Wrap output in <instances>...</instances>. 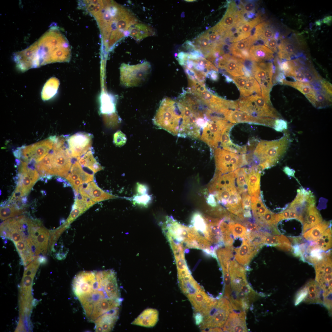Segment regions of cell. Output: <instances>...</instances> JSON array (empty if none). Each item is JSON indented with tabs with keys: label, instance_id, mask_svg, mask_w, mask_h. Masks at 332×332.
Segmentation results:
<instances>
[{
	"label": "cell",
	"instance_id": "obj_46",
	"mask_svg": "<svg viewBox=\"0 0 332 332\" xmlns=\"http://www.w3.org/2000/svg\"><path fill=\"white\" fill-rule=\"evenodd\" d=\"M92 153V151H89L82 157V158L84 166L89 168L95 173L102 170V168L95 160Z\"/></svg>",
	"mask_w": 332,
	"mask_h": 332
},
{
	"label": "cell",
	"instance_id": "obj_15",
	"mask_svg": "<svg viewBox=\"0 0 332 332\" xmlns=\"http://www.w3.org/2000/svg\"><path fill=\"white\" fill-rule=\"evenodd\" d=\"M19 172L17 186L12 197L14 199L18 196L22 197L27 195L39 177L37 171L33 168L28 167L25 162L21 163Z\"/></svg>",
	"mask_w": 332,
	"mask_h": 332
},
{
	"label": "cell",
	"instance_id": "obj_42",
	"mask_svg": "<svg viewBox=\"0 0 332 332\" xmlns=\"http://www.w3.org/2000/svg\"><path fill=\"white\" fill-rule=\"evenodd\" d=\"M23 209L20 208L16 204L7 205L0 208V219L5 220L22 213Z\"/></svg>",
	"mask_w": 332,
	"mask_h": 332
},
{
	"label": "cell",
	"instance_id": "obj_1",
	"mask_svg": "<svg viewBox=\"0 0 332 332\" xmlns=\"http://www.w3.org/2000/svg\"><path fill=\"white\" fill-rule=\"evenodd\" d=\"M72 287L87 318L95 325L119 315L121 300L113 270L81 272L74 278Z\"/></svg>",
	"mask_w": 332,
	"mask_h": 332
},
{
	"label": "cell",
	"instance_id": "obj_22",
	"mask_svg": "<svg viewBox=\"0 0 332 332\" xmlns=\"http://www.w3.org/2000/svg\"><path fill=\"white\" fill-rule=\"evenodd\" d=\"M232 79L242 96L247 97L254 93L261 96L260 86L252 76L233 77Z\"/></svg>",
	"mask_w": 332,
	"mask_h": 332
},
{
	"label": "cell",
	"instance_id": "obj_41",
	"mask_svg": "<svg viewBox=\"0 0 332 332\" xmlns=\"http://www.w3.org/2000/svg\"><path fill=\"white\" fill-rule=\"evenodd\" d=\"M179 283L182 292L187 297L196 294L202 289L193 278Z\"/></svg>",
	"mask_w": 332,
	"mask_h": 332
},
{
	"label": "cell",
	"instance_id": "obj_27",
	"mask_svg": "<svg viewBox=\"0 0 332 332\" xmlns=\"http://www.w3.org/2000/svg\"><path fill=\"white\" fill-rule=\"evenodd\" d=\"M234 124L229 123L224 129L221 139V145L223 148L231 152L240 154H245L247 152L246 146H240L233 143L230 137V131Z\"/></svg>",
	"mask_w": 332,
	"mask_h": 332
},
{
	"label": "cell",
	"instance_id": "obj_19",
	"mask_svg": "<svg viewBox=\"0 0 332 332\" xmlns=\"http://www.w3.org/2000/svg\"><path fill=\"white\" fill-rule=\"evenodd\" d=\"M216 66L224 69L234 77L244 75V61L232 55L225 54L218 59Z\"/></svg>",
	"mask_w": 332,
	"mask_h": 332
},
{
	"label": "cell",
	"instance_id": "obj_10",
	"mask_svg": "<svg viewBox=\"0 0 332 332\" xmlns=\"http://www.w3.org/2000/svg\"><path fill=\"white\" fill-rule=\"evenodd\" d=\"M232 309L228 299L224 298L220 299L204 318L201 328L221 329Z\"/></svg>",
	"mask_w": 332,
	"mask_h": 332
},
{
	"label": "cell",
	"instance_id": "obj_54",
	"mask_svg": "<svg viewBox=\"0 0 332 332\" xmlns=\"http://www.w3.org/2000/svg\"><path fill=\"white\" fill-rule=\"evenodd\" d=\"M244 225L246 227L247 231L252 233L257 232L260 231L261 228V227L257 224L249 221H245Z\"/></svg>",
	"mask_w": 332,
	"mask_h": 332
},
{
	"label": "cell",
	"instance_id": "obj_62",
	"mask_svg": "<svg viewBox=\"0 0 332 332\" xmlns=\"http://www.w3.org/2000/svg\"><path fill=\"white\" fill-rule=\"evenodd\" d=\"M195 1V0H185V1H186L187 2H192L194 1Z\"/></svg>",
	"mask_w": 332,
	"mask_h": 332
},
{
	"label": "cell",
	"instance_id": "obj_60",
	"mask_svg": "<svg viewBox=\"0 0 332 332\" xmlns=\"http://www.w3.org/2000/svg\"><path fill=\"white\" fill-rule=\"evenodd\" d=\"M332 20V16H327L324 18L322 20V22L325 24L329 25Z\"/></svg>",
	"mask_w": 332,
	"mask_h": 332
},
{
	"label": "cell",
	"instance_id": "obj_34",
	"mask_svg": "<svg viewBox=\"0 0 332 332\" xmlns=\"http://www.w3.org/2000/svg\"><path fill=\"white\" fill-rule=\"evenodd\" d=\"M305 285L307 288L308 293L304 301L308 303H323V291L318 283L316 281L311 280Z\"/></svg>",
	"mask_w": 332,
	"mask_h": 332
},
{
	"label": "cell",
	"instance_id": "obj_26",
	"mask_svg": "<svg viewBox=\"0 0 332 332\" xmlns=\"http://www.w3.org/2000/svg\"><path fill=\"white\" fill-rule=\"evenodd\" d=\"M261 240L263 245L275 247L286 251L291 250V243L289 239L283 235H274L268 232L261 231Z\"/></svg>",
	"mask_w": 332,
	"mask_h": 332
},
{
	"label": "cell",
	"instance_id": "obj_63",
	"mask_svg": "<svg viewBox=\"0 0 332 332\" xmlns=\"http://www.w3.org/2000/svg\"><path fill=\"white\" fill-rule=\"evenodd\" d=\"M171 239H172V238H171ZM172 240H173V239H172ZM173 241H174V240H173Z\"/></svg>",
	"mask_w": 332,
	"mask_h": 332
},
{
	"label": "cell",
	"instance_id": "obj_49",
	"mask_svg": "<svg viewBox=\"0 0 332 332\" xmlns=\"http://www.w3.org/2000/svg\"><path fill=\"white\" fill-rule=\"evenodd\" d=\"M251 198L246 192L243 193L242 195V207L245 217L251 218L250 210L251 209Z\"/></svg>",
	"mask_w": 332,
	"mask_h": 332
},
{
	"label": "cell",
	"instance_id": "obj_55",
	"mask_svg": "<svg viewBox=\"0 0 332 332\" xmlns=\"http://www.w3.org/2000/svg\"><path fill=\"white\" fill-rule=\"evenodd\" d=\"M82 213V212L80 210L73 205L72 210L67 220V224L73 221Z\"/></svg>",
	"mask_w": 332,
	"mask_h": 332
},
{
	"label": "cell",
	"instance_id": "obj_18",
	"mask_svg": "<svg viewBox=\"0 0 332 332\" xmlns=\"http://www.w3.org/2000/svg\"><path fill=\"white\" fill-rule=\"evenodd\" d=\"M225 118L226 120L233 124L247 123L263 125L273 128L276 120L268 117H254L236 110H229L225 115Z\"/></svg>",
	"mask_w": 332,
	"mask_h": 332
},
{
	"label": "cell",
	"instance_id": "obj_28",
	"mask_svg": "<svg viewBox=\"0 0 332 332\" xmlns=\"http://www.w3.org/2000/svg\"><path fill=\"white\" fill-rule=\"evenodd\" d=\"M158 315L157 310L147 309L132 322V324L146 327H152L156 325L158 321Z\"/></svg>",
	"mask_w": 332,
	"mask_h": 332
},
{
	"label": "cell",
	"instance_id": "obj_61",
	"mask_svg": "<svg viewBox=\"0 0 332 332\" xmlns=\"http://www.w3.org/2000/svg\"><path fill=\"white\" fill-rule=\"evenodd\" d=\"M38 260L40 263H45L47 262V259L45 256L42 255L38 256Z\"/></svg>",
	"mask_w": 332,
	"mask_h": 332
},
{
	"label": "cell",
	"instance_id": "obj_5",
	"mask_svg": "<svg viewBox=\"0 0 332 332\" xmlns=\"http://www.w3.org/2000/svg\"><path fill=\"white\" fill-rule=\"evenodd\" d=\"M290 142V135L286 131L279 139L259 141L254 151V160L258 168L263 170L276 164L286 152Z\"/></svg>",
	"mask_w": 332,
	"mask_h": 332
},
{
	"label": "cell",
	"instance_id": "obj_16",
	"mask_svg": "<svg viewBox=\"0 0 332 332\" xmlns=\"http://www.w3.org/2000/svg\"><path fill=\"white\" fill-rule=\"evenodd\" d=\"M56 137L43 140L26 146L23 150L22 154L28 161L32 160L38 162L47 155L52 149Z\"/></svg>",
	"mask_w": 332,
	"mask_h": 332
},
{
	"label": "cell",
	"instance_id": "obj_4",
	"mask_svg": "<svg viewBox=\"0 0 332 332\" xmlns=\"http://www.w3.org/2000/svg\"><path fill=\"white\" fill-rule=\"evenodd\" d=\"M230 280L225 286V294L232 309L245 311L255 299L257 294L247 281L245 269L235 260L229 267Z\"/></svg>",
	"mask_w": 332,
	"mask_h": 332
},
{
	"label": "cell",
	"instance_id": "obj_8",
	"mask_svg": "<svg viewBox=\"0 0 332 332\" xmlns=\"http://www.w3.org/2000/svg\"><path fill=\"white\" fill-rule=\"evenodd\" d=\"M52 152L49 153L50 161L49 175L66 177L71 165L70 152L64 147V144L57 142L54 143Z\"/></svg>",
	"mask_w": 332,
	"mask_h": 332
},
{
	"label": "cell",
	"instance_id": "obj_31",
	"mask_svg": "<svg viewBox=\"0 0 332 332\" xmlns=\"http://www.w3.org/2000/svg\"><path fill=\"white\" fill-rule=\"evenodd\" d=\"M278 56L279 58L285 60H291L298 57L300 54L297 53L298 48L291 40L284 39L278 46Z\"/></svg>",
	"mask_w": 332,
	"mask_h": 332
},
{
	"label": "cell",
	"instance_id": "obj_48",
	"mask_svg": "<svg viewBox=\"0 0 332 332\" xmlns=\"http://www.w3.org/2000/svg\"><path fill=\"white\" fill-rule=\"evenodd\" d=\"M128 199L135 205L147 207L152 201V196L148 194H136Z\"/></svg>",
	"mask_w": 332,
	"mask_h": 332
},
{
	"label": "cell",
	"instance_id": "obj_53",
	"mask_svg": "<svg viewBox=\"0 0 332 332\" xmlns=\"http://www.w3.org/2000/svg\"><path fill=\"white\" fill-rule=\"evenodd\" d=\"M287 123L282 118L276 119L275 122L274 128L278 131L282 132L287 128Z\"/></svg>",
	"mask_w": 332,
	"mask_h": 332
},
{
	"label": "cell",
	"instance_id": "obj_14",
	"mask_svg": "<svg viewBox=\"0 0 332 332\" xmlns=\"http://www.w3.org/2000/svg\"><path fill=\"white\" fill-rule=\"evenodd\" d=\"M314 267L316 281L323 291V300H332V260L324 257Z\"/></svg>",
	"mask_w": 332,
	"mask_h": 332
},
{
	"label": "cell",
	"instance_id": "obj_3",
	"mask_svg": "<svg viewBox=\"0 0 332 332\" xmlns=\"http://www.w3.org/2000/svg\"><path fill=\"white\" fill-rule=\"evenodd\" d=\"M69 48L64 35L58 29L53 27L22 53L28 66L36 67L52 62L62 61Z\"/></svg>",
	"mask_w": 332,
	"mask_h": 332
},
{
	"label": "cell",
	"instance_id": "obj_40",
	"mask_svg": "<svg viewBox=\"0 0 332 332\" xmlns=\"http://www.w3.org/2000/svg\"><path fill=\"white\" fill-rule=\"evenodd\" d=\"M314 247L325 251L330 249L332 247V230L330 226L316 240L310 243Z\"/></svg>",
	"mask_w": 332,
	"mask_h": 332
},
{
	"label": "cell",
	"instance_id": "obj_43",
	"mask_svg": "<svg viewBox=\"0 0 332 332\" xmlns=\"http://www.w3.org/2000/svg\"><path fill=\"white\" fill-rule=\"evenodd\" d=\"M235 177L237 185V189L239 194L246 192L245 188L246 185V179L247 175L246 168H240L235 171Z\"/></svg>",
	"mask_w": 332,
	"mask_h": 332
},
{
	"label": "cell",
	"instance_id": "obj_58",
	"mask_svg": "<svg viewBox=\"0 0 332 332\" xmlns=\"http://www.w3.org/2000/svg\"><path fill=\"white\" fill-rule=\"evenodd\" d=\"M137 194L143 195L148 194V187L147 185L138 183H137L136 188Z\"/></svg>",
	"mask_w": 332,
	"mask_h": 332
},
{
	"label": "cell",
	"instance_id": "obj_11",
	"mask_svg": "<svg viewBox=\"0 0 332 332\" xmlns=\"http://www.w3.org/2000/svg\"><path fill=\"white\" fill-rule=\"evenodd\" d=\"M150 63L145 61L136 65L123 63L120 68L121 80L125 86H137L144 82L150 73Z\"/></svg>",
	"mask_w": 332,
	"mask_h": 332
},
{
	"label": "cell",
	"instance_id": "obj_20",
	"mask_svg": "<svg viewBox=\"0 0 332 332\" xmlns=\"http://www.w3.org/2000/svg\"><path fill=\"white\" fill-rule=\"evenodd\" d=\"M315 203L314 197L311 192L302 189L298 190L296 198L288 207L296 212L298 220L303 223L307 208L311 205H315Z\"/></svg>",
	"mask_w": 332,
	"mask_h": 332
},
{
	"label": "cell",
	"instance_id": "obj_30",
	"mask_svg": "<svg viewBox=\"0 0 332 332\" xmlns=\"http://www.w3.org/2000/svg\"><path fill=\"white\" fill-rule=\"evenodd\" d=\"M251 60L254 62H264L273 59L274 52L266 46L260 45L251 46L249 50Z\"/></svg>",
	"mask_w": 332,
	"mask_h": 332
},
{
	"label": "cell",
	"instance_id": "obj_38",
	"mask_svg": "<svg viewBox=\"0 0 332 332\" xmlns=\"http://www.w3.org/2000/svg\"><path fill=\"white\" fill-rule=\"evenodd\" d=\"M275 31L268 22L260 23L255 27L253 35L257 40H260L265 42L268 40L274 38Z\"/></svg>",
	"mask_w": 332,
	"mask_h": 332
},
{
	"label": "cell",
	"instance_id": "obj_37",
	"mask_svg": "<svg viewBox=\"0 0 332 332\" xmlns=\"http://www.w3.org/2000/svg\"><path fill=\"white\" fill-rule=\"evenodd\" d=\"M257 41V38L252 35L246 39L232 44L229 47V51L233 55L243 60L241 52L245 50H249L251 45Z\"/></svg>",
	"mask_w": 332,
	"mask_h": 332
},
{
	"label": "cell",
	"instance_id": "obj_52",
	"mask_svg": "<svg viewBox=\"0 0 332 332\" xmlns=\"http://www.w3.org/2000/svg\"><path fill=\"white\" fill-rule=\"evenodd\" d=\"M255 5L254 1H246L244 3H242V10L243 14L254 13L255 11Z\"/></svg>",
	"mask_w": 332,
	"mask_h": 332
},
{
	"label": "cell",
	"instance_id": "obj_56",
	"mask_svg": "<svg viewBox=\"0 0 332 332\" xmlns=\"http://www.w3.org/2000/svg\"><path fill=\"white\" fill-rule=\"evenodd\" d=\"M320 83L322 90L328 94L332 96V85L328 81L321 80Z\"/></svg>",
	"mask_w": 332,
	"mask_h": 332
},
{
	"label": "cell",
	"instance_id": "obj_57",
	"mask_svg": "<svg viewBox=\"0 0 332 332\" xmlns=\"http://www.w3.org/2000/svg\"><path fill=\"white\" fill-rule=\"evenodd\" d=\"M266 46L272 51L276 52L278 49V44L277 40L274 38L270 39L264 43Z\"/></svg>",
	"mask_w": 332,
	"mask_h": 332
},
{
	"label": "cell",
	"instance_id": "obj_6",
	"mask_svg": "<svg viewBox=\"0 0 332 332\" xmlns=\"http://www.w3.org/2000/svg\"><path fill=\"white\" fill-rule=\"evenodd\" d=\"M180 101L168 98L162 101L153 119L159 128L178 136L183 121V107Z\"/></svg>",
	"mask_w": 332,
	"mask_h": 332
},
{
	"label": "cell",
	"instance_id": "obj_24",
	"mask_svg": "<svg viewBox=\"0 0 332 332\" xmlns=\"http://www.w3.org/2000/svg\"><path fill=\"white\" fill-rule=\"evenodd\" d=\"M245 311L230 312L224 325L223 331L226 332H247Z\"/></svg>",
	"mask_w": 332,
	"mask_h": 332
},
{
	"label": "cell",
	"instance_id": "obj_51",
	"mask_svg": "<svg viewBox=\"0 0 332 332\" xmlns=\"http://www.w3.org/2000/svg\"><path fill=\"white\" fill-rule=\"evenodd\" d=\"M307 290L305 285L297 293L295 299V305H298L301 302L303 301L307 295Z\"/></svg>",
	"mask_w": 332,
	"mask_h": 332
},
{
	"label": "cell",
	"instance_id": "obj_9",
	"mask_svg": "<svg viewBox=\"0 0 332 332\" xmlns=\"http://www.w3.org/2000/svg\"><path fill=\"white\" fill-rule=\"evenodd\" d=\"M217 171L222 174L236 170L247 164V155L236 153L217 148L214 151Z\"/></svg>",
	"mask_w": 332,
	"mask_h": 332
},
{
	"label": "cell",
	"instance_id": "obj_39",
	"mask_svg": "<svg viewBox=\"0 0 332 332\" xmlns=\"http://www.w3.org/2000/svg\"><path fill=\"white\" fill-rule=\"evenodd\" d=\"M330 226V222L322 221L303 234V236L306 240L313 241L318 239L322 233Z\"/></svg>",
	"mask_w": 332,
	"mask_h": 332
},
{
	"label": "cell",
	"instance_id": "obj_36",
	"mask_svg": "<svg viewBox=\"0 0 332 332\" xmlns=\"http://www.w3.org/2000/svg\"><path fill=\"white\" fill-rule=\"evenodd\" d=\"M129 35L135 40L140 41L143 39L154 35L155 32L149 26L143 23H136L129 30Z\"/></svg>",
	"mask_w": 332,
	"mask_h": 332
},
{
	"label": "cell",
	"instance_id": "obj_59",
	"mask_svg": "<svg viewBox=\"0 0 332 332\" xmlns=\"http://www.w3.org/2000/svg\"><path fill=\"white\" fill-rule=\"evenodd\" d=\"M195 318L196 323L197 325L201 323L203 320V316L201 314L198 312L196 313L195 316Z\"/></svg>",
	"mask_w": 332,
	"mask_h": 332
},
{
	"label": "cell",
	"instance_id": "obj_17",
	"mask_svg": "<svg viewBox=\"0 0 332 332\" xmlns=\"http://www.w3.org/2000/svg\"><path fill=\"white\" fill-rule=\"evenodd\" d=\"M92 136L85 132H77L71 136L68 140L69 152L72 157L78 160L80 156L90 149Z\"/></svg>",
	"mask_w": 332,
	"mask_h": 332
},
{
	"label": "cell",
	"instance_id": "obj_29",
	"mask_svg": "<svg viewBox=\"0 0 332 332\" xmlns=\"http://www.w3.org/2000/svg\"><path fill=\"white\" fill-rule=\"evenodd\" d=\"M260 173L258 168L254 167L250 170L247 174L246 183L248 194L250 196L259 197L260 195Z\"/></svg>",
	"mask_w": 332,
	"mask_h": 332
},
{
	"label": "cell",
	"instance_id": "obj_2",
	"mask_svg": "<svg viewBox=\"0 0 332 332\" xmlns=\"http://www.w3.org/2000/svg\"><path fill=\"white\" fill-rule=\"evenodd\" d=\"M83 1L84 8L97 22L105 49L112 48L137 23V20L129 11L114 1Z\"/></svg>",
	"mask_w": 332,
	"mask_h": 332
},
{
	"label": "cell",
	"instance_id": "obj_35",
	"mask_svg": "<svg viewBox=\"0 0 332 332\" xmlns=\"http://www.w3.org/2000/svg\"><path fill=\"white\" fill-rule=\"evenodd\" d=\"M315 107L321 109L329 106L331 104V96L322 90H316L305 95Z\"/></svg>",
	"mask_w": 332,
	"mask_h": 332
},
{
	"label": "cell",
	"instance_id": "obj_33",
	"mask_svg": "<svg viewBox=\"0 0 332 332\" xmlns=\"http://www.w3.org/2000/svg\"><path fill=\"white\" fill-rule=\"evenodd\" d=\"M38 225L34 233V238L36 246V255L40 253L43 254L46 253L49 236V230L44 227L39 226Z\"/></svg>",
	"mask_w": 332,
	"mask_h": 332
},
{
	"label": "cell",
	"instance_id": "obj_45",
	"mask_svg": "<svg viewBox=\"0 0 332 332\" xmlns=\"http://www.w3.org/2000/svg\"><path fill=\"white\" fill-rule=\"evenodd\" d=\"M283 84L291 86L300 91L305 95L313 93L314 91L311 85L307 82L298 81H290L285 80Z\"/></svg>",
	"mask_w": 332,
	"mask_h": 332
},
{
	"label": "cell",
	"instance_id": "obj_47",
	"mask_svg": "<svg viewBox=\"0 0 332 332\" xmlns=\"http://www.w3.org/2000/svg\"><path fill=\"white\" fill-rule=\"evenodd\" d=\"M101 110L104 113H110L115 112V104L110 95L104 94L102 96Z\"/></svg>",
	"mask_w": 332,
	"mask_h": 332
},
{
	"label": "cell",
	"instance_id": "obj_50",
	"mask_svg": "<svg viewBox=\"0 0 332 332\" xmlns=\"http://www.w3.org/2000/svg\"><path fill=\"white\" fill-rule=\"evenodd\" d=\"M113 140L115 144L118 146L124 145L127 141L125 135L120 131L117 132L114 134Z\"/></svg>",
	"mask_w": 332,
	"mask_h": 332
},
{
	"label": "cell",
	"instance_id": "obj_23",
	"mask_svg": "<svg viewBox=\"0 0 332 332\" xmlns=\"http://www.w3.org/2000/svg\"><path fill=\"white\" fill-rule=\"evenodd\" d=\"M261 248L255 246L249 240L243 239L241 246L235 250V259L240 265L247 266L256 255Z\"/></svg>",
	"mask_w": 332,
	"mask_h": 332
},
{
	"label": "cell",
	"instance_id": "obj_44",
	"mask_svg": "<svg viewBox=\"0 0 332 332\" xmlns=\"http://www.w3.org/2000/svg\"><path fill=\"white\" fill-rule=\"evenodd\" d=\"M228 226L234 239L237 237L242 239L247 238L248 232L243 225L234 221H228Z\"/></svg>",
	"mask_w": 332,
	"mask_h": 332
},
{
	"label": "cell",
	"instance_id": "obj_13",
	"mask_svg": "<svg viewBox=\"0 0 332 332\" xmlns=\"http://www.w3.org/2000/svg\"><path fill=\"white\" fill-rule=\"evenodd\" d=\"M229 123L227 120L217 117H212L204 127L200 139L207 144L212 150L217 148L220 142L222 133Z\"/></svg>",
	"mask_w": 332,
	"mask_h": 332
},
{
	"label": "cell",
	"instance_id": "obj_21",
	"mask_svg": "<svg viewBox=\"0 0 332 332\" xmlns=\"http://www.w3.org/2000/svg\"><path fill=\"white\" fill-rule=\"evenodd\" d=\"M187 297L196 311L201 314L203 318L218 301L208 296L203 289L196 294Z\"/></svg>",
	"mask_w": 332,
	"mask_h": 332
},
{
	"label": "cell",
	"instance_id": "obj_7",
	"mask_svg": "<svg viewBox=\"0 0 332 332\" xmlns=\"http://www.w3.org/2000/svg\"><path fill=\"white\" fill-rule=\"evenodd\" d=\"M237 102L238 109L251 116L275 119L281 118L271 101L261 96L255 95L241 98Z\"/></svg>",
	"mask_w": 332,
	"mask_h": 332
},
{
	"label": "cell",
	"instance_id": "obj_25",
	"mask_svg": "<svg viewBox=\"0 0 332 332\" xmlns=\"http://www.w3.org/2000/svg\"><path fill=\"white\" fill-rule=\"evenodd\" d=\"M80 194L91 198L95 202H99L118 198L103 191L93 182L84 184L79 187Z\"/></svg>",
	"mask_w": 332,
	"mask_h": 332
},
{
	"label": "cell",
	"instance_id": "obj_32",
	"mask_svg": "<svg viewBox=\"0 0 332 332\" xmlns=\"http://www.w3.org/2000/svg\"><path fill=\"white\" fill-rule=\"evenodd\" d=\"M323 221L322 217L315 205H312L306 209L304 216L302 234Z\"/></svg>",
	"mask_w": 332,
	"mask_h": 332
},
{
	"label": "cell",
	"instance_id": "obj_12",
	"mask_svg": "<svg viewBox=\"0 0 332 332\" xmlns=\"http://www.w3.org/2000/svg\"><path fill=\"white\" fill-rule=\"evenodd\" d=\"M276 68L271 62H253L251 73L259 85L261 96L270 100V93L273 85V77Z\"/></svg>",
	"mask_w": 332,
	"mask_h": 332
}]
</instances>
